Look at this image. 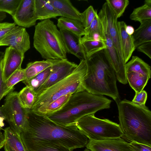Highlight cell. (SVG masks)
Instances as JSON below:
<instances>
[{
  "label": "cell",
  "instance_id": "cell-1",
  "mask_svg": "<svg viewBox=\"0 0 151 151\" xmlns=\"http://www.w3.org/2000/svg\"><path fill=\"white\" fill-rule=\"evenodd\" d=\"M20 135L27 151H35L45 145L53 144L73 150L86 147L89 140L76 125H61L29 109Z\"/></svg>",
  "mask_w": 151,
  "mask_h": 151
},
{
  "label": "cell",
  "instance_id": "cell-2",
  "mask_svg": "<svg viewBox=\"0 0 151 151\" xmlns=\"http://www.w3.org/2000/svg\"><path fill=\"white\" fill-rule=\"evenodd\" d=\"M86 60L87 71L82 84L85 90L94 95L109 96L117 103L120 100L116 74L104 50Z\"/></svg>",
  "mask_w": 151,
  "mask_h": 151
},
{
  "label": "cell",
  "instance_id": "cell-3",
  "mask_svg": "<svg viewBox=\"0 0 151 151\" xmlns=\"http://www.w3.org/2000/svg\"><path fill=\"white\" fill-rule=\"evenodd\" d=\"M116 104L123 137L130 142L151 147V111L148 107L126 99Z\"/></svg>",
  "mask_w": 151,
  "mask_h": 151
},
{
  "label": "cell",
  "instance_id": "cell-4",
  "mask_svg": "<svg viewBox=\"0 0 151 151\" xmlns=\"http://www.w3.org/2000/svg\"><path fill=\"white\" fill-rule=\"evenodd\" d=\"M111 101L102 95L93 94L86 91H80L72 94L60 110L47 117L64 126L76 125L82 117L109 108Z\"/></svg>",
  "mask_w": 151,
  "mask_h": 151
},
{
  "label": "cell",
  "instance_id": "cell-5",
  "mask_svg": "<svg viewBox=\"0 0 151 151\" xmlns=\"http://www.w3.org/2000/svg\"><path fill=\"white\" fill-rule=\"evenodd\" d=\"M33 45L44 59H67L60 31L50 19L42 21L35 26Z\"/></svg>",
  "mask_w": 151,
  "mask_h": 151
},
{
  "label": "cell",
  "instance_id": "cell-6",
  "mask_svg": "<svg viewBox=\"0 0 151 151\" xmlns=\"http://www.w3.org/2000/svg\"><path fill=\"white\" fill-rule=\"evenodd\" d=\"M87 71L86 60H80L79 64L70 74L36 96L34 104L30 110L32 111L47 105L68 94H72L85 91L82 84Z\"/></svg>",
  "mask_w": 151,
  "mask_h": 151
},
{
  "label": "cell",
  "instance_id": "cell-7",
  "mask_svg": "<svg viewBox=\"0 0 151 151\" xmlns=\"http://www.w3.org/2000/svg\"><path fill=\"white\" fill-rule=\"evenodd\" d=\"M94 114L86 115L76 124L78 129L89 140L98 141L123 137L119 124L108 119L98 118Z\"/></svg>",
  "mask_w": 151,
  "mask_h": 151
},
{
  "label": "cell",
  "instance_id": "cell-8",
  "mask_svg": "<svg viewBox=\"0 0 151 151\" xmlns=\"http://www.w3.org/2000/svg\"><path fill=\"white\" fill-rule=\"evenodd\" d=\"M18 93L12 91L7 95L4 104L0 107V116L4 118L14 131L20 135L27 122L28 109L21 104Z\"/></svg>",
  "mask_w": 151,
  "mask_h": 151
},
{
  "label": "cell",
  "instance_id": "cell-9",
  "mask_svg": "<svg viewBox=\"0 0 151 151\" xmlns=\"http://www.w3.org/2000/svg\"><path fill=\"white\" fill-rule=\"evenodd\" d=\"M127 82L135 91L139 93L143 90L151 77V67L142 59L132 56L125 65Z\"/></svg>",
  "mask_w": 151,
  "mask_h": 151
},
{
  "label": "cell",
  "instance_id": "cell-10",
  "mask_svg": "<svg viewBox=\"0 0 151 151\" xmlns=\"http://www.w3.org/2000/svg\"><path fill=\"white\" fill-rule=\"evenodd\" d=\"M98 15L107 30L117 52L122 67L126 71V63L123 57L118 29V18L106 2L103 4Z\"/></svg>",
  "mask_w": 151,
  "mask_h": 151
},
{
  "label": "cell",
  "instance_id": "cell-11",
  "mask_svg": "<svg viewBox=\"0 0 151 151\" xmlns=\"http://www.w3.org/2000/svg\"><path fill=\"white\" fill-rule=\"evenodd\" d=\"M30 45L29 36L25 28L17 25L0 40V46L12 47L23 55Z\"/></svg>",
  "mask_w": 151,
  "mask_h": 151
},
{
  "label": "cell",
  "instance_id": "cell-12",
  "mask_svg": "<svg viewBox=\"0 0 151 151\" xmlns=\"http://www.w3.org/2000/svg\"><path fill=\"white\" fill-rule=\"evenodd\" d=\"M77 65L67 59L59 60L52 66V71L46 81L35 91L36 96L68 76Z\"/></svg>",
  "mask_w": 151,
  "mask_h": 151
},
{
  "label": "cell",
  "instance_id": "cell-13",
  "mask_svg": "<svg viewBox=\"0 0 151 151\" xmlns=\"http://www.w3.org/2000/svg\"><path fill=\"white\" fill-rule=\"evenodd\" d=\"M17 26L29 28L35 25L37 20L35 0H21L14 14L12 16Z\"/></svg>",
  "mask_w": 151,
  "mask_h": 151
},
{
  "label": "cell",
  "instance_id": "cell-14",
  "mask_svg": "<svg viewBox=\"0 0 151 151\" xmlns=\"http://www.w3.org/2000/svg\"><path fill=\"white\" fill-rule=\"evenodd\" d=\"M86 147L91 151H135L129 142L121 137L98 141L89 140Z\"/></svg>",
  "mask_w": 151,
  "mask_h": 151
},
{
  "label": "cell",
  "instance_id": "cell-15",
  "mask_svg": "<svg viewBox=\"0 0 151 151\" xmlns=\"http://www.w3.org/2000/svg\"><path fill=\"white\" fill-rule=\"evenodd\" d=\"M24 57V55L12 47H9L6 48L3 58V72L4 82L13 73L22 68Z\"/></svg>",
  "mask_w": 151,
  "mask_h": 151
},
{
  "label": "cell",
  "instance_id": "cell-16",
  "mask_svg": "<svg viewBox=\"0 0 151 151\" xmlns=\"http://www.w3.org/2000/svg\"><path fill=\"white\" fill-rule=\"evenodd\" d=\"M67 53L72 54L80 60L86 59L83 47L80 39L72 33L65 30H59Z\"/></svg>",
  "mask_w": 151,
  "mask_h": 151
},
{
  "label": "cell",
  "instance_id": "cell-17",
  "mask_svg": "<svg viewBox=\"0 0 151 151\" xmlns=\"http://www.w3.org/2000/svg\"><path fill=\"white\" fill-rule=\"evenodd\" d=\"M127 24L123 21H118L117 27L123 57L126 63L136 49L132 35H128L125 30Z\"/></svg>",
  "mask_w": 151,
  "mask_h": 151
},
{
  "label": "cell",
  "instance_id": "cell-18",
  "mask_svg": "<svg viewBox=\"0 0 151 151\" xmlns=\"http://www.w3.org/2000/svg\"><path fill=\"white\" fill-rule=\"evenodd\" d=\"M60 13L62 17L81 22V14L69 0H48Z\"/></svg>",
  "mask_w": 151,
  "mask_h": 151
},
{
  "label": "cell",
  "instance_id": "cell-19",
  "mask_svg": "<svg viewBox=\"0 0 151 151\" xmlns=\"http://www.w3.org/2000/svg\"><path fill=\"white\" fill-rule=\"evenodd\" d=\"M5 151H27L20 135L14 131L10 127L4 130Z\"/></svg>",
  "mask_w": 151,
  "mask_h": 151
},
{
  "label": "cell",
  "instance_id": "cell-20",
  "mask_svg": "<svg viewBox=\"0 0 151 151\" xmlns=\"http://www.w3.org/2000/svg\"><path fill=\"white\" fill-rule=\"evenodd\" d=\"M59 60L47 59L29 63L24 69L25 79L22 82L25 84L31 79L47 68L52 66Z\"/></svg>",
  "mask_w": 151,
  "mask_h": 151
},
{
  "label": "cell",
  "instance_id": "cell-21",
  "mask_svg": "<svg viewBox=\"0 0 151 151\" xmlns=\"http://www.w3.org/2000/svg\"><path fill=\"white\" fill-rule=\"evenodd\" d=\"M35 7L37 20L42 21L61 16L48 0H35Z\"/></svg>",
  "mask_w": 151,
  "mask_h": 151
},
{
  "label": "cell",
  "instance_id": "cell-22",
  "mask_svg": "<svg viewBox=\"0 0 151 151\" xmlns=\"http://www.w3.org/2000/svg\"><path fill=\"white\" fill-rule=\"evenodd\" d=\"M80 42L84 48L86 59L106 48L105 40L99 36L88 38L82 37Z\"/></svg>",
  "mask_w": 151,
  "mask_h": 151
},
{
  "label": "cell",
  "instance_id": "cell-23",
  "mask_svg": "<svg viewBox=\"0 0 151 151\" xmlns=\"http://www.w3.org/2000/svg\"><path fill=\"white\" fill-rule=\"evenodd\" d=\"M140 23L132 35L135 48L143 43L151 42V19L143 21Z\"/></svg>",
  "mask_w": 151,
  "mask_h": 151
},
{
  "label": "cell",
  "instance_id": "cell-24",
  "mask_svg": "<svg viewBox=\"0 0 151 151\" xmlns=\"http://www.w3.org/2000/svg\"><path fill=\"white\" fill-rule=\"evenodd\" d=\"M57 26L59 30H65L79 38L85 35V28L79 21L61 17L58 20Z\"/></svg>",
  "mask_w": 151,
  "mask_h": 151
},
{
  "label": "cell",
  "instance_id": "cell-25",
  "mask_svg": "<svg viewBox=\"0 0 151 151\" xmlns=\"http://www.w3.org/2000/svg\"><path fill=\"white\" fill-rule=\"evenodd\" d=\"M72 94L69 93L57 99L50 104L31 111L38 114L48 116L60 110L66 103Z\"/></svg>",
  "mask_w": 151,
  "mask_h": 151
},
{
  "label": "cell",
  "instance_id": "cell-26",
  "mask_svg": "<svg viewBox=\"0 0 151 151\" xmlns=\"http://www.w3.org/2000/svg\"><path fill=\"white\" fill-rule=\"evenodd\" d=\"M18 96L22 105L27 109H30L35 102L36 94L31 88L26 86L18 93Z\"/></svg>",
  "mask_w": 151,
  "mask_h": 151
},
{
  "label": "cell",
  "instance_id": "cell-27",
  "mask_svg": "<svg viewBox=\"0 0 151 151\" xmlns=\"http://www.w3.org/2000/svg\"><path fill=\"white\" fill-rule=\"evenodd\" d=\"M85 32L84 37L91 38L98 35L105 40L102 24L97 13L89 26L85 28Z\"/></svg>",
  "mask_w": 151,
  "mask_h": 151
},
{
  "label": "cell",
  "instance_id": "cell-28",
  "mask_svg": "<svg viewBox=\"0 0 151 151\" xmlns=\"http://www.w3.org/2000/svg\"><path fill=\"white\" fill-rule=\"evenodd\" d=\"M25 79L24 69L21 68L13 73L5 82L4 96L7 95L12 91L14 86L19 82Z\"/></svg>",
  "mask_w": 151,
  "mask_h": 151
},
{
  "label": "cell",
  "instance_id": "cell-29",
  "mask_svg": "<svg viewBox=\"0 0 151 151\" xmlns=\"http://www.w3.org/2000/svg\"><path fill=\"white\" fill-rule=\"evenodd\" d=\"M130 19L140 23L151 19V6L146 4L134 9L129 16Z\"/></svg>",
  "mask_w": 151,
  "mask_h": 151
},
{
  "label": "cell",
  "instance_id": "cell-30",
  "mask_svg": "<svg viewBox=\"0 0 151 151\" xmlns=\"http://www.w3.org/2000/svg\"><path fill=\"white\" fill-rule=\"evenodd\" d=\"M52 71V66L46 69L31 79L25 84L35 91L47 79Z\"/></svg>",
  "mask_w": 151,
  "mask_h": 151
},
{
  "label": "cell",
  "instance_id": "cell-31",
  "mask_svg": "<svg viewBox=\"0 0 151 151\" xmlns=\"http://www.w3.org/2000/svg\"><path fill=\"white\" fill-rule=\"evenodd\" d=\"M106 2L115 13L118 18L123 15L129 4L128 0H106Z\"/></svg>",
  "mask_w": 151,
  "mask_h": 151
},
{
  "label": "cell",
  "instance_id": "cell-32",
  "mask_svg": "<svg viewBox=\"0 0 151 151\" xmlns=\"http://www.w3.org/2000/svg\"><path fill=\"white\" fill-rule=\"evenodd\" d=\"M21 0H0V11L12 16L15 13Z\"/></svg>",
  "mask_w": 151,
  "mask_h": 151
},
{
  "label": "cell",
  "instance_id": "cell-33",
  "mask_svg": "<svg viewBox=\"0 0 151 151\" xmlns=\"http://www.w3.org/2000/svg\"><path fill=\"white\" fill-rule=\"evenodd\" d=\"M81 14V22L85 28L88 27L93 20L96 14V11L91 5Z\"/></svg>",
  "mask_w": 151,
  "mask_h": 151
},
{
  "label": "cell",
  "instance_id": "cell-34",
  "mask_svg": "<svg viewBox=\"0 0 151 151\" xmlns=\"http://www.w3.org/2000/svg\"><path fill=\"white\" fill-rule=\"evenodd\" d=\"M147 99V92L145 91L142 90L139 93H136L132 102L139 106H145Z\"/></svg>",
  "mask_w": 151,
  "mask_h": 151
},
{
  "label": "cell",
  "instance_id": "cell-35",
  "mask_svg": "<svg viewBox=\"0 0 151 151\" xmlns=\"http://www.w3.org/2000/svg\"><path fill=\"white\" fill-rule=\"evenodd\" d=\"M62 145L53 144L45 145L35 151H73Z\"/></svg>",
  "mask_w": 151,
  "mask_h": 151
},
{
  "label": "cell",
  "instance_id": "cell-36",
  "mask_svg": "<svg viewBox=\"0 0 151 151\" xmlns=\"http://www.w3.org/2000/svg\"><path fill=\"white\" fill-rule=\"evenodd\" d=\"M16 26V24L14 23H0V40L5 36Z\"/></svg>",
  "mask_w": 151,
  "mask_h": 151
},
{
  "label": "cell",
  "instance_id": "cell-37",
  "mask_svg": "<svg viewBox=\"0 0 151 151\" xmlns=\"http://www.w3.org/2000/svg\"><path fill=\"white\" fill-rule=\"evenodd\" d=\"M137 48L138 51L144 53L151 59V42L143 43Z\"/></svg>",
  "mask_w": 151,
  "mask_h": 151
},
{
  "label": "cell",
  "instance_id": "cell-38",
  "mask_svg": "<svg viewBox=\"0 0 151 151\" xmlns=\"http://www.w3.org/2000/svg\"><path fill=\"white\" fill-rule=\"evenodd\" d=\"M3 58L0 60V101L4 97L5 82L4 81L3 72Z\"/></svg>",
  "mask_w": 151,
  "mask_h": 151
},
{
  "label": "cell",
  "instance_id": "cell-39",
  "mask_svg": "<svg viewBox=\"0 0 151 151\" xmlns=\"http://www.w3.org/2000/svg\"><path fill=\"white\" fill-rule=\"evenodd\" d=\"M131 147L135 151H151V147L143 144L130 142Z\"/></svg>",
  "mask_w": 151,
  "mask_h": 151
},
{
  "label": "cell",
  "instance_id": "cell-40",
  "mask_svg": "<svg viewBox=\"0 0 151 151\" xmlns=\"http://www.w3.org/2000/svg\"><path fill=\"white\" fill-rule=\"evenodd\" d=\"M126 32L129 35H132L133 34L134 29V28L131 25L126 26L125 28Z\"/></svg>",
  "mask_w": 151,
  "mask_h": 151
},
{
  "label": "cell",
  "instance_id": "cell-41",
  "mask_svg": "<svg viewBox=\"0 0 151 151\" xmlns=\"http://www.w3.org/2000/svg\"><path fill=\"white\" fill-rule=\"evenodd\" d=\"M6 13L0 11V23L4 20L6 17Z\"/></svg>",
  "mask_w": 151,
  "mask_h": 151
},
{
  "label": "cell",
  "instance_id": "cell-42",
  "mask_svg": "<svg viewBox=\"0 0 151 151\" xmlns=\"http://www.w3.org/2000/svg\"><path fill=\"white\" fill-rule=\"evenodd\" d=\"M4 120L5 119L4 117L0 116V130H1V128L4 125Z\"/></svg>",
  "mask_w": 151,
  "mask_h": 151
},
{
  "label": "cell",
  "instance_id": "cell-43",
  "mask_svg": "<svg viewBox=\"0 0 151 151\" xmlns=\"http://www.w3.org/2000/svg\"><path fill=\"white\" fill-rule=\"evenodd\" d=\"M4 138L0 139V149L4 146Z\"/></svg>",
  "mask_w": 151,
  "mask_h": 151
},
{
  "label": "cell",
  "instance_id": "cell-44",
  "mask_svg": "<svg viewBox=\"0 0 151 151\" xmlns=\"http://www.w3.org/2000/svg\"><path fill=\"white\" fill-rule=\"evenodd\" d=\"M149 6H151V0H146L145 1V3Z\"/></svg>",
  "mask_w": 151,
  "mask_h": 151
},
{
  "label": "cell",
  "instance_id": "cell-45",
  "mask_svg": "<svg viewBox=\"0 0 151 151\" xmlns=\"http://www.w3.org/2000/svg\"><path fill=\"white\" fill-rule=\"evenodd\" d=\"M4 53L0 51V60L3 58Z\"/></svg>",
  "mask_w": 151,
  "mask_h": 151
},
{
  "label": "cell",
  "instance_id": "cell-46",
  "mask_svg": "<svg viewBox=\"0 0 151 151\" xmlns=\"http://www.w3.org/2000/svg\"><path fill=\"white\" fill-rule=\"evenodd\" d=\"M4 138V135L3 134L0 130V139Z\"/></svg>",
  "mask_w": 151,
  "mask_h": 151
},
{
  "label": "cell",
  "instance_id": "cell-47",
  "mask_svg": "<svg viewBox=\"0 0 151 151\" xmlns=\"http://www.w3.org/2000/svg\"><path fill=\"white\" fill-rule=\"evenodd\" d=\"M83 151H91L90 150H89L87 148H86Z\"/></svg>",
  "mask_w": 151,
  "mask_h": 151
}]
</instances>
